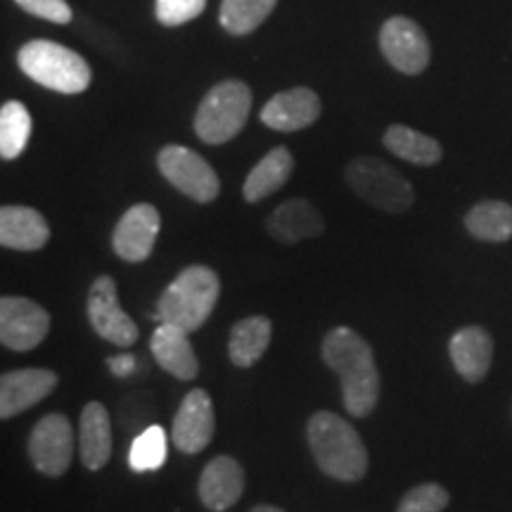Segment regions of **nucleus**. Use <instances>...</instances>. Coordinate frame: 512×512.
<instances>
[{"label": "nucleus", "instance_id": "13", "mask_svg": "<svg viewBox=\"0 0 512 512\" xmlns=\"http://www.w3.org/2000/svg\"><path fill=\"white\" fill-rule=\"evenodd\" d=\"M216 432V415L211 396L204 389H190L174 418V444L178 451L195 456L211 444Z\"/></svg>", "mask_w": 512, "mask_h": 512}, {"label": "nucleus", "instance_id": "12", "mask_svg": "<svg viewBox=\"0 0 512 512\" xmlns=\"http://www.w3.org/2000/svg\"><path fill=\"white\" fill-rule=\"evenodd\" d=\"M159 228H162V216H159L157 207H152L147 202L133 204L121 216L112 233L114 252L124 261H128V264H140V261L150 259Z\"/></svg>", "mask_w": 512, "mask_h": 512}, {"label": "nucleus", "instance_id": "22", "mask_svg": "<svg viewBox=\"0 0 512 512\" xmlns=\"http://www.w3.org/2000/svg\"><path fill=\"white\" fill-rule=\"evenodd\" d=\"M294 171V157L287 147H273L259 164L249 171L245 185H242V195L249 204L266 200L275 190H280L290 181Z\"/></svg>", "mask_w": 512, "mask_h": 512}, {"label": "nucleus", "instance_id": "6", "mask_svg": "<svg viewBox=\"0 0 512 512\" xmlns=\"http://www.w3.org/2000/svg\"><path fill=\"white\" fill-rule=\"evenodd\" d=\"M344 178L363 202L373 204L375 209L387 211V214H403L415 202L411 181L377 157L351 159Z\"/></svg>", "mask_w": 512, "mask_h": 512}, {"label": "nucleus", "instance_id": "7", "mask_svg": "<svg viewBox=\"0 0 512 512\" xmlns=\"http://www.w3.org/2000/svg\"><path fill=\"white\" fill-rule=\"evenodd\" d=\"M157 166L162 176L169 181L181 195L190 200L209 204L219 197L221 181L216 171L211 169L207 159L192 152L183 145H166L159 150Z\"/></svg>", "mask_w": 512, "mask_h": 512}, {"label": "nucleus", "instance_id": "24", "mask_svg": "<svg viewBox=\"0 0 512 512\" xmlns=\"http://www.w3.org/2000/svg\"><path fill=\"white\" fill-rule=\"evenodd\" d=\"M382 143L392 155L403 159V162H411L418 166H434L441 162V157H444L439 140H434L432 136H425V133L403 124L389 126L387 131H384Z\"/></svg>", "mask_w": 512, "mask_h": 512}, {"label": "nucleus", "instance_id": "19", "mask_svg": "<svg viewBox=\"0 0 512 512\" xmlns=\"http://www.w3.org/2000/svg\"><path fill=\"white\" fill-rule=\"evenodd\" d=\"M188 335L190 332L178 328V325L159 323L150 342L157 366H162L166 373L178 377V380H195L200 373V361H197Z\"/></svg>", "mask_w": 512, "mask_h": 512}, {"label": "nucleus", "instance_id": "20", "mask_svg": "<svg viewBox=\"0 0 512 512\" xmlns=\"http://www.w3.org/2000/svg\"><path fill=\"white\" fill-rule=\"evenodd\" d=\"M50 226L31 207H3L0 209V245L17 252H38L48 245Z\"/></svg>", "mask_w": 512, "mask_h": 512}, {"label": "nucleus", "instance_id": "21", "mask_svg": "<svg viewBox=\"0 0 512 512\" xmlns=\"http://www.w3.org/2000/svg\"><path fill=\"white\" fill-rule=\"evenodd\" d=\"M79 453L88 470H102L112 458V422L100 401L86 403L79 422Z\"/></svg>", "mask_w": 512, "mask_h": 512}, {"label": "nucleus", "instance_id": "26", "mask_svg": "<svg viewBox=\"0 0 512 512\" xmlns=\"http://www.w3.org/2000/svg\"><path fill=\"white\" fill-rule=\"evenodd\" d=\"M278 0H223L219 22L230 36H247L266 22Z\"/></svg>", "mask_w": 512, "mask_h": 512}, {"label": "nucleus", "instance_id": "25", "mask_svg": "<svg viewBox=\"0 0 512 512\" xmlns=\"http://www.w3.org/2000/svg\"><path fill=\"white\" fill-rule=\"evenodd\" d=\"M465 228L475 240L508 242L512 240V204L484 200L465 214Z\"/></svg>", "mask_w": 512, "mask_h": 512}, {"label": "nucleus", "instance_id": "10", "mask_svg": "<svg viewBox=\"0 0 512 512\" xmlns=\"http://www.w3.org/2000/svg\"><path fill=\"white\" fill-rule=\"evenodd\" d=\"M50 332V316L27 297L0 299V342L12 351L36 349Z\"/></svg>", "mask_w": 512, "mask_h": 512}, {"label": "nucleus", "instance_id": "8", "mask_svg": "<svg viewBox=\"0 0 512 512\" xmlns=\"http://www.w3.org/2000/svg\"><path fill=\"white\" fill-rule=\"evenodd\" d=\"M380 50L396 72L418 76L430 67V38L411 17H389L380 29Z\"/></svg>", "mask_w": 512, "mask_h": 512}, {"label": "nucleus", "instance_id": "29", "mask_svg": "<svg viewBox=\"0 0 512 512\" xmlns=\"http://www.w3.org/2000/svg\"><path fill=\"white\" fill-rule=\"evenodd\" d=\"M451 503V494L437 482L413 486L396 505V512H444Z\"/></svg>", "mask_w": 512, "mask_h": 512}, {"label": "nucleus", "instance_id": "2", "mask_svg": "<svg viewBox=\"0 0 512 512\" xmlns=\"http://www.w3.org/2000/svg\"><path fill=\"white\" fill-rule=\"evenodd\" d=\"M306 437L313 458L337 482H358L368 472V451L356 427L330 411L311 415Z\"/></svg>", "mask_w": 512, "mask_h": 512}, {"label": "nucleus", "instance_id": "28", "mask_svg": "<svg viewBox=\"0 0 512 512\" xmlns=\"http://www.w3.org/2000/svg\"><path fill=\"white\" fill-rule=\"evenodd\" d=\"M166 460V432L164 427L152 425L136 437L128 453V465L136 472H150L159 470Z\"/></svg>", "mask_w": 512, "mask_h": 512}, {"label": "nucleus", "instance_id": "27", "mask_svg": "<svg viewBox=\"0 0 512 512\" xmlns=\"http://www.w3.org/2000/svg\"><path fill=\"white\" fill-rule=\"evenodd\" d=\"M31 114L22 102L8 100L0 110V157L17 159L29 145Z\"/></svg>", "mask_w": 512, "mask_h": 512}, {"label": "nucleus", "instance_id": "4", "mask_svg": "<svg viewBox=\"0 0 512 512\" xmlns=\"http://www.w3.org/2000/svg\"><path fill=\"white\" fill-rule=\"evenodd\" d=\"M17 64L31 81L48 91L62 95H79L91 86V67L76 50L55 41H29L19 48Z\"/></svg>", "mask_w": 512, "mask_h": 512}, {"label": "nucleus", "instance_id": "33", "mask_svg": "<svg viewBox=\"0 0 512 512\" xmlns=\"http://www.w3.org/2000/svg\"><path fill=\"white\" fill-rule=\"evenodd\" d=\"M249 512H285V510L275 508V505H256V508H252Z\"/></svg>", "mask_w": 512, "mask_h": 512}, {"label": "nucleus", "instance_id": "31", "mask_svg": "<svg viewBox=\"0 0 512 512\" xmlns=\"http://www.w3.org/2000/svg\"><path fill=\"white\" fill-rule=\"evenodd\" d=\"M15 3L29 15L48 19L53 24L72 22V8L67 5V0H15Z\"/></svg>", "mask_w": 512, "mask_h": 512}, {"label": "nucleus", "instance_id": "17", "mask_svg": "<svg viewBox=\"0 0 512 512\" xmlns=\"http://www.w3.org/2000/svg\"><path fill=\"white\" fill-rule=\"evenodd\" d=\"M245 491V470L235 458L216 456L209 460L200 477V501L211 512L233 508Z\"/></svg>", "mask_w": 512, "mask_h": 512}, {"label": "nucleus", "instance_id": "5", "mask_svg": "<svg viewBox=\"0 0 512 512\" xmlns=\"http://www.w3.org/2000/svg\"><path fill=\"white\" fill-rule=\"evenodd\" d=\"M252 112V91L247 83L228 79L204 95L195 114V133L202 143L223 145L245 128Z\"/></svg>", "mask_w": 512, "mask_h": 512}, {"label": "nucleus", "instance_id": "16", "mask_svg": "<svg viewBox=\"0 0 512 512\" xmlns=\"http://www.w3.org/2000/svg\"><path fill=\"white\" fill-rule=\"evenodd\" d=\"M448 356L467 384H479L494 363V337L482 325H465L448 342Z\"/></svg>", "mask_w": 512, "mask_h": 512}, {"label": "nucleus", "instance_id": "30", "mask_svg": "<svg viewBox=\"0 0 512 512\" xmlns=\"http://www.w3.org/2000/svg\"><path fill=\"white\" fill-rule=\"evenodd\" d=\"M204 8H207V0H157L155 15L164 27H181L200 17Z\"/></svg>", "mask_w": 512, "mask_h": 512}, {"label": "nucleus", "instance_id": "18", "mask_svg": "<svg viewBox=\"0 0 512 512\" xmlns=\"http://www.w3.org/2000/svg\"><path fill=\"white\" fill-rule=\"evenodd\" d=\"M266 230L278 242L297 245L302 240L318 238L325 230V221L311 202L302 200V197H294V200H285L268 216Z\"/></svg>", "mask_w": 512, "mask_h": 512}, {"label": "nucleus", "instance_id": "1", "mask_svg": "<svg viewBox=\"0 0 512 512\" xmlns=\"http://www.w3.org/2000/svg\"><path fill=\"white\" fill-rule=\"evenodd\" d=\"M320 354L325 366L342 380L344 408L354 418H366L373 413L380 401V370L366 339L347 325H339L325 335Z\"/></svg>", "mask_w": 512, "mask_h": 512}, {"label": "nucleus", "instance_id": "9", "mask_svg": "<svg viewBox=\"0 0 512 512\" xmlns=\"http://www.w3.org/2000/svg\"><path fill=\"white\" fill-rule=\"evenodd\" d=\"M74 430L67 415L50 413L36 422L29 437V458L41 475L62 477L74 456Z\"/></svg>", "mask_w": 512, "mask_h": 512}, {"label": "nucleus", "instance_id": "3", "mask_svg": "<svg viewBox=\"0 0 512 512\" xmlns=\"http://www.w3.org/2000/svg\"><path fill=\"white\" fill-rule=\"evenodd\" d=\"M219 294V275L209 266H188L159 297V323H171L185 332H197L214 311Z\"/></svg>", "mask_w": 512, "mask_h": 512}, {"label": "nucleus", "instance_id": "23", "mask_svg": "<svg viewBox=\"0 0 512 512\" xmlns=\"http://www.w3.org/2000/svg\"><path fill=\"white\" fill-rule=\"evenodd\" d=\"M273 337V323L266 316H249L242 318L240 323L230 330L228 354L233 366L249 368L266 354L268 344Z\"/></svg>", "mask_w": 512, "mask_h": 512}, {"label": "nucleus", "instance_id": "11", "mask_svg": "<svg viewBox=\"0 0 512 512\" xmlns=\"http://www.w3.org/2000/svg\"><path fill=\"white\" fill-rule=\"evenodd\" d=\"M88 318L95 332L114 347H131L138 339V325L121 309L117 297V283L110 275L95 278L88 292Z\"/></svg>", "mask_w": 512, "mask_h": 512}, {"label": "nucleus", "instance_id": "14", "mask_svg": "<svg viewBox=\"0 0 512 512\" xmlns=\"http://www.w3.org/2000/svg\"><path fill=\"white\" fill-rule=\"evenodd\" d=\"M57 387V375L46 368L10 370L0 377V418L10 420L41 403Z\"/></svg>", "mask_w": 512, "mask_h": 512}, {"label": "nucleus", "instance_id": "15", "mask_svg": "<svg viewBox=\"0 0 512 512\" xmlns=\"http://www.w3.org/2000/svg\"><path fill=\"white\" fill-rule=\"evenodd\" d=\"M320 117V98L311 88L297 86L290 91L275 93L261 110V121L280 133L302 131L316 124Z\"/></svg>", "mask_w": 512, "mask_h": 512}, {"label": "nucleus", "instance_id": "32", "mask_svg": "<svg viewBox=\"0 0 512 512\" xmlns=\"http://www.w3.org/2000/svg\"><path fill=\"white\" fill-rule=\"evenodd\" d=\"M107 366H110V370L117 377H124V375H131L133 370H136V361H133V356H112L107 358Z\"/></svg>", "mask_w": 512, "mask_h": 512}]
</instances>
